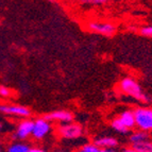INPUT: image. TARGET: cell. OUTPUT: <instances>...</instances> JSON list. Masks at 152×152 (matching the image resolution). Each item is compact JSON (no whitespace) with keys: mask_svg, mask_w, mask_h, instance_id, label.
Returning a JSON list of instances; mask_svg holds the SVG:
<instances>
[{"mask_svg":"<svg viewBox=\"0 0 152 152\" xmlns=\"http://www.w3.org/2000/svg\"><path fill=\"white\" fill-rule=\"evenodd\" d=\"M12 95V91L10 88L5 86H0V97L2 98H9V97Z\"/></svg>","mask_w":152,"mask_h":152,"instance_id":"17","label":"cell"},{"mask_svg":"<svg viewBox=\"0 0 152 152\" xmlns=\"http://www.w3.org/2000/svg\"><path fill=\"white\" fill-rule=\"evenodd\" d=\"M7 150L9 152H30L31 146L23 142H16L11 144Z\"/></svg>","mask_w":152,"mask_h":152,"instance_id":"13","label":"cell"},{"mask_svg":"<svg viewBox=\"0 0 152 152\" xmlns=\"http://www.w3.org/2000/svg\"><path fill=\"white\" fill-rule=\"evenodd\" d=\"M1 150H2V148H1V144H0V151H1Z\"/></svg>","mask_w":152,"mask_h":152,"instance_id":"22","label":"cell"},{"mask_svg":"<svg viewBox=\"0 0 152 152\" xmlns=\"http://www.w3.org/2000/svg\"><path fill=\"white\" fill-rule=\"evenodd\" d=\"M150 140L149 133L147 131H144V130H138V131L132 133L129 138L131 145L137 144V142H144V140Z\"/></svg>","mask_w":152,"mask_h":152,"instance_id":"11","label":"cell"},{"mask_svg":"<svg viewBox=\"0 0 152 152\" xmlns=\"http://www.w3.org/2000/svg\"><path fill=\"white\" fill-rule=\"evenodd\" d=\"M44 149L43 148H37V147H31L30 152H43Z\"/></svg>","mask_w":152,"mask_h":152,"instance_id":"19","label":"cell"},{"mask_svg":"<svg viewBox=\"0 0 152 152\" xmlns=\"http://www.w3.org/2000/svg\"><path fill=\"white\" fill-rule=\"evenodd\" d=\"M44 117L49 121H60L62 124H67V122H71L74 120V114L69 111H65V110L52 112L50 114L45 115Z\"/></svg>","mask_w":152,"mask_h":152,"instance_id":"9","label":"cell"},{"mask_svg":"<svg viewBox=\"0 0 152 152\" xmlns=\"http://www.w3.org/2000/svg\"><path fill=\"white\" fill-rule=\"evenodd\" d=\"M0 113L9 116L23 117V118H28L31 115V111L28 107L21 105H10V104H0Z\"/></svg>","mask_w":152,"mask_h":152,"instance_id":"5","label":"cell"},{"mask_svg":"<svg viewBox=\"0 0 152 152\" xmlns=\"http://www.w3.org/2000/svg\"><path fill=\"white\" fill-rule=\"evenodd\" d=\"M51 130H52V126L49 120L46 119L45 117L37 118L34 121V126H33L32 137L36 140H42L50 133Z\"/></svg>","mask_w":152,"mask_h":152,"instance_id":"4","label":"cell"},{"mask_svg":"<svg viewBox=\"0 0 152 152\" xmlns=\"http://www.w3.org/2000/svg\"><path fill=\"white\" fill-rule=\"evenodd\" d=\"M87 27L89 30L103 34L105 36L114 35L116 32V27L110 23H89Z\"/></svg>","mask_w":152,"mask_h":152,"instance_id":"7","label":"cell"},{"mask_svg":"<svg viewBox=\"0 0 152 152\" xmlns=\"http://www.w3.org/2000/svg\"><path fill=\"white\" fill-rule=\"evenodd\" d=\"M120 89L124 94L133 99H136L142 102H149L150 99L148 96L142 91V87L134 79L132 78H124L120 82Z\"/></svg>","mask_w":152,"mask_h":152,"instance_id":"1","label":"cell"},{"mask_svg":"<svg viewBox=\"0 0 152 152\" xmlns=\"http://www.w3.org/2000/svg\"><path fill=\"white\" fill-rule=\"evenodd\" d=\"M119 120L126 126L129 130H132L134 127H136L135 124V116H134V111H124V113L118 116Z\"/></svg>","mask_w":152,"mask_h":152,"instance_id":"10","label":"cell"},{"mask_svg":"<svg viewBox=\"0 0 152 152\" xmlns=\"http://www.w3.org/2000/svg\"><path fill=\"white\" fill-rule=\"evenodd\" d=\"M111 127L115 132L119 133V134H128V132L130 131V130L128 129V128L126 127L121 121H120L118 117L115 118V119L111 122Z\"/></svg>","mask_w":152,"mask_h":152,"instance_id":"14","label":"cell"},{"mask_svg":"<svg viewBox=\"0 0 152 152\" xmlns=\"http://www.w3.org/2000/svg\"><path fill=\"white\" fill-rule=\"evenodd\" d=\"M135 124L140 130L151 132L152 131V109L140 107L134 111Z\"/></svg>","mask_w":152,"mask_h":152,"instance_id":"2","label":"cell"},{"mask_svg":"<svg viewBox=\"0 0 152 152\" xmlns=\"http://www.w3.org/2000/svg\"><path fill=\"white\" fill-rule=\"evenodd\" d=\"M95 144L98 146L99 148H101L102 152H113L116 150V148L118 147V140L115 137L112 136H104L100 137L95 140Z\"/></svg>","mask_w":152,"mask_h":152,"instance_id":"8","label":"cell"},{"mask_svg":"<svg viewBox=\"0 0 152 152\" xmlns=\"http://www.w3.org/2000/svg\"><path fill=\"white\" fill-rule=\"evenodd\" d=\"M140 33L142 35L148 36V37H152V26H147V27H144L140 30Z\"/></svg>","mask_w":152,"mask_h":152,"instance_id":"18","label":"cell"},{"mask_svg":"<svg viewBox=\"0 0 152 152\" xmlns=\"http://www.w3.org/2000/svg\"><path fill=\"white\" fill-rule=\"evenodd\" d=\"M58 134L65 140H77L83 135V129L80 124L74 122H67L60 126L58 129Z\"/></svg>","mask_w":152,"mask_h":152,"instance_id":"3","label":"cell"},{"mask_svg":"<svg viewBox=\"0 0 152 152\" xmlns=\"http://www.w3.org/2000/svg\"><path fill=\"white\" fill-rule=\"evenodd\" d=\"M1 129H2V124H0V131H1Z\"/></svg>","mask_w":152,"mask_h":152,"instance_id":"21","label":"cell"},{"mask_svg":"<svg viewBox=\"0 0 152 152\" xmlns=\"http://www.w3.org/2000/svg\"><path fill=\"white\" fill-rule=\"evenodd\" d=\"M82 2L89 5H101L107 2V0H81Z\"/></svg>","mask_w":152,"mask_h":152,"instance_id":"16","label":"cell"},{"mask_svg":"<svg viewBox=\"0 0 152 152\" xmlns=\"http://www.w3.org/2000/svg\"><path fill=\"white\" fill-rule=\"evenodd\" d=\"M48 1H50V2H56V0H48Z\"/></svg>","mask_w":152,"mask_h":152,"instance_id":"20","label":"cell"},{"mask_svg":"<svg viewBox=\"0 0 152 152\" xmlns=\"http://www.w3.org/2000/svg\"><path fill=\"white\" fill-rule=\"evenodd\" d=\"M132 151L135 152H152V142L150 140L131 145Z\"/></svg>","mask_w":152,"mask_h":152,"instance_id":"12","label":"cell"},{"mask_svg":"<svg viewBox=\"0 0 152 152\" xmlns=\"http://www.w3.org/2000/svg\"><path fill=\"white\" fill-rule=\"evenodd\" d=\"M33 126H34V121L29 118H26L25 120L18 124L17 129H16L13 137L18 140H25L29 138L30 136H32Z\"/></svg>","mask_w":152,"mask_h":152,"instance_id":"6","label":"cell"},{"mask_svg":"<svg viewBox=\"0 0 152 152\" xmlns=\"http://www.w3.org/2000/svg\"><path fill=\"white\" fill-rule=\"evenodd\" d=\"M82 152H102L101 148H99L95 142H91V144H85L83 145V147L81 148Z\"/></svg>","mask_w":152,"mask_h":152,"instance_id":"15","label":"cell"}]
</instances>
